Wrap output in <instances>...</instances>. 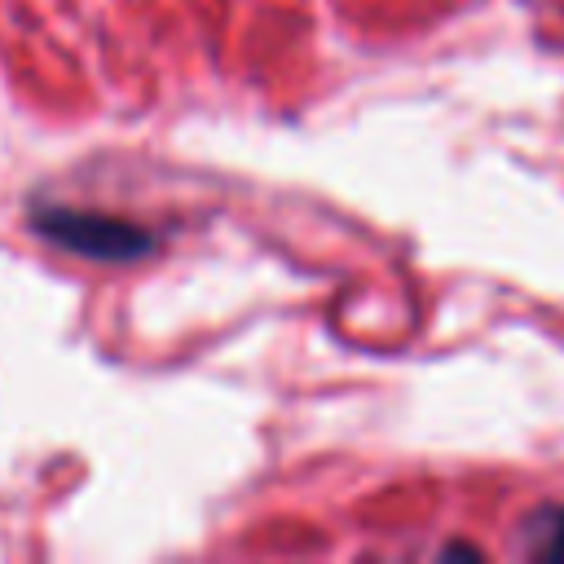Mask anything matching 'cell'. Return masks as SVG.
Wrapping results in <instances>:
<instances>
[{
	"label": "cell",
	"mask_w": 564,
	"mask_h": 564,
	"mask_svg": "<svg viewBox=\"0 0 564 564\" xmlns=\"http://www.w3.org/2000/svg\"><path fill=\"white\" fill-rule=\"evenodd\" d=\"M31 229L62 251H75L88 260H110V264L141 260L154 251V234L145 225L123 220V216H101L88 207H40V212H31Z\"/></svg>",
	"instance_id": "cell-1"
},
{
	"label": "cell",
	"mask_w": 564,
	"mask_h": 564,
	"mask_svg": "<svg viewBox=\"0 0 564 564\" xmlns=\"http://www.w3.org/2000/svg\"><path fill=\"white\" fill-rule=\"evenodd\" d=\"M524 538L538 560H564V507H542L524 524Z\"/></svg>",
	"instance_id": "cell-2"
}]
</instances>
